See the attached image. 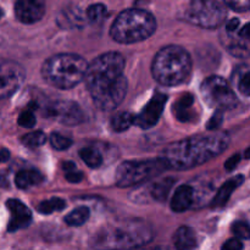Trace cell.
<instances>
[{"label":"cell","mask_w":250,"mask_h":250,"mask_svg":"<svg viewBox=\"0 0 250 250\" xmlns=\"http://www.w3.org/2000/svg\"><path fill=\"white\" fill-rule=\"evenodd\" d=\"M125 59L116 51H109L88 65L85 84L93 102L99 109H116L127 93V78L124 75Z\"/></svg>","instance_id":"1"},{"label":"cell","mask_w":250,"mask_h":250,"mask_svg":"<svg viewBox=\"0 0 250 250\" xmlns=\"http://www.w3.org/2000/svg\"><path fill=\"white\" fill-rule=\"evenodd\" d=\"M229 143L226 133L198 134L166 146L161 158L168 168L188 170L216 158L224 153Z\"/></svg>","instance_id":"2"},{"label":"cell","mask_w":250,"mask_h":250,"mask_svg":"<svg viewBox=\"0 0 250 250\" xmlns=\"http://www.w3.org/2000/svg\"><path fill=\"white\" fill-rule=\"evenodd\" d=\"M153 231L142 220H124L105 225L90 238L94 250H132L148 244Z\"/></svg>","instance_id":"3"},{"label":"cell","mask_w":250,"mask_h":250,"mask_svg":"<svg viewBox=\"0 0 250 250\" xmlns=\"http://www.w3.org/2000/svg\"><path fill=\"white\" fill-rule=\"evenodd\" d=\"M190 70L192 60L189 54L178 45H168L160 49L151 65L153 77L166 87H173L185 82Z\"/></svg>","instance_id":"4"},{"label":"cell","mask_w":250,"mask_h":250,"mask_svg":"<svg viewBox=\"0 0 250 250\" xmlns=\"http://www.w3.org/2000/svg\"><path fill=\"white\" fill-rule=\"evenodd\" d=\"M87 68V61L82 56L76 54H58L44 62L42 75L53 87L71 89L84 80Z\"/></svg>","instance_id":"5"},{"label":"cell","mask_w":250,"mask_h":250,"mask_svg":"<svg viewBox=\"0 0 250 250\" xmlns=\"http://www.w3.org/2000/svg\"><path fill=\"white\" fill-rule=\"evenodd\" d=\"M155 29L156 21L150 12L128 9L116 17L110 29V36L117 43L133 44L149 38Z\"/></svg>","instance_id":"6"},{"label":"cell","mask_w":250,"mask_h":250,"mask_svg":"<svg viewBox=\"0 0 250 250\" xmlns=\"http://www.w3.org/2000/svg\"><path fill=\"white\" fill-rule=\"evenodd\" d=\"M166 168L168 167L163 158L125 161L116 171V183L119 187L122 188L132 187L154 177Z\"/></svg>","instance_id":"7"},{"label":"cell","mask_w":250,"mask_h":250,"mask_svg":"<svg viewBox=\"0 0 250 250\" xmlns=\"http://www.w3.org/2000/svg\"><path fill=\"white\" fill-rule=\"evenodd\" d=\"M185 17L195 26L217 28L224 23L226 9L217 0H190Z\"/></svg>","instance_id":"8"},{"label":"cell","mask_w":250,"mask_h":250,"mask_svg":"<svg viewBox=\"0 0 250 250\" xmlns=\"http://www.w3.org/2000/svg\"><path fill=\"white\" fill-rule=\"evenodd\" d=\"M203 99L209 105L210 107H214L215 110H231L237 105L236 94L229 83L219 76H211L208 77L200 87Z\"/></svg>","instance_id":"9"},{"label":"cell","mask_w":250,"mask_h":250,"mask_svg":"<svg viewBox=\"0 0 250 250\" xmlns=\"http://www.w3.org/2000/svg\"><path fill=\"white\" fill-rule=\"evenodd\" d=\"M23 67L15 61H0V100L11 97L24 81Z\"/></svg>","instance_id":"10"},{"label":"cell","mask_w":250,"mask_h":250,"mask_svg":"<svg viewBox=\"0 0 250 250\" xmlns=\"http://www.w3.org/2000/svg\"><path fill=\"white\" fill-rule=\"evenodd\" d=\"M48 116L67 126H76L84 121V114L78 104L73 102H58L48 107Z\"/></svg>","instance_id":"11"},{"label":"cell","mask_w":250,"mask_h":250,"mask_svg":"<svg viewBox=\"0 0 250 250\" xmlns=\"http://www.w3.org/2000/svg\"><path fill=\"white\" fill-rule=\"evenodd\" d=\"M166 102H167V97L165 94L163 93L154 94V97L149 100L144 109L136 116V125L144 129L155 126L163 114Z\"/></svg>","instance_id":"12"},{"label":"cell","mask_w":250,"mask_h":250,"mask_svg":"<svg viewBox=\"0 0 250 250\" xmlns=\"http://www.w3.org/2000/svg\"><path fill=\"white\" fill-rule=\"evenodd\" d=\"M45 14L44 0H17L15 4V15L22 23H36Z\"/></svg>","instance_id":"13"},{"label":"cell","mask_w":250,"mask_h":250,"mask_svg":"<svg viewBox=\"0 0 250 250\" xmlns=\"http://www.w3.org/2000/svg\"><path fill=\"white\" fill-rule=\"evenodd\" d=\"M6 207L10 211V221L7 226L9 232H16L28 227L32 222V212L26 205L17 199L7 200Z\"/></svg>","instance_id":"14"},{"label":"cell","mask_w":250,"mask_h":250,"mask_svg":"<svg viewBox=\"0 0 250 250\" xmlns=\"http://www.w3.org/2000/svg\"><path fill=\"white\" fill-rule=\"evenodd\" d=\"M194 199V189L190 186H180L175 190L171 199V209L175 212H185L193 205Z\"/></svg>","instance_id":"15"},{"label":"cell","mask_w":250,"mask_h":250,"mask_svg":"<svg viewBox=\"0 0 250 250\" xmlns=\"http://www.w3.org/2000/svg\"><path fill=\"white\" fill-rule=\"evenodd\" d=\"M243 181H244V177L241 175L236 176V177H232L229 178V181H226V182L221 186V188L217 190L216 195H215V198L211 202V207L212 208L225 207V205L227 204V202H229V198H231L232 193H233L234 190H236L237 188L243 183Z\"/></svg>","instance_id":"16"},{"label":"cell","mask_w":250,"mask_h":250,"mask_svg":"<svg viewBox=\"0 0 250 250\" xmlns=\"http://www.w3.org/2000/svg\"><path fill=\"white\" fill-rule=\"evenodd\" d=\"M193 105H194V98L190 94H183L173 106L176 119L181 122H192L195 116Z\"/></svg>","instance_id":"17"},{"label":"cell","mask_w":250,"mask_h":250,"mask_svg":"<svg viewBox=\"0 0 250 250\" xmlns=\"http://www.w3.org/2000/svg\"><path fill=\"white\" fill-rule=\"evenodd\" d=\"M173 244L176 250H193L197 247L194 231L188 226H181L173 234Z\"/></svg>","instance_id":"18"},{"label":"cell","mask_w":250,"mask_h":250,"mask_svg":"<svg viewBox=\"0 0 250 250\" xmlns=\"http://www.w3.org/2000/svg\"><path fill=\"white\" fill-rule=\"evenodd\" d=\"M42 181H43V176L37 170H22L17 172L15 177V183L21 189H27V188L39 185Z\"/></svg>","instance_id":"19"},{"label":"cell","mask_w":250,"mask_h":250,"mask_svg":"<svg viewBox=\"0 0 250 250\" xmlns=\"http://www.w3.org/2000/svg\"><path fill=\"white\" fill-rule=\"evenodd\" d=\"M133 124H136V116L132 115L131 112L127 111L117 112L116 115L112 116L111 122H110L111 128L114 129L115 132H125Z\"/></svg>","instance_id":"20"},{"label":"cell","mask_w":250,"mask_h":250,"mask_svg":"<svg viewBox=\"0 0 250 250\" xmlns=\"http://www.w3.org/2000/svg\"><path fill=\"white\" fill-rule=\"evenodd\" d=\"M89 219V209L87 207H80L77 209L72 210L67 216L65 217V222L68 226L78 227L82 226Z\"/></svg>","instance_id":"21"},{"label":"cell","mask_w":250,"mask_h":250,"mask_svg":"<svg viewBox=\"0 0 250 250\" xmlns=\"http://www.w3.org/2000/svg\"><path fill=\"white\" fill-rule=\"evenodd\" d=\"M80 156L90 168L100 167L103 164V156L100 155L97 149L92 148V146H85V148L81 149Z\"/></svg>","instance_id":"22"},{"label":"cell","mask_w":250,"mask_h":250,"mask_svg":"<svg viewBox=\"0 0 250 250\" xmlns=\"http://www.w3.org/2000/svg\"><path fill=\"white\" fill-rule=\"evenodd\" d=\"M66 208L65 200L61 198H51V199L43 200L37 205V210L43 215L53 214L54 211H60Z\"/></svg>","instance_id":"23"},{"label":"cell","mask_w":250,"mask_h":250,"mask_svg":"<svg viewBox=\"0 0 250 250\" xmlns=\"http://www.w3.org/2000/svg\"><path fill=\"white\" fill-rule=\"evenodd\" d=\"M171 187H172V180H170V178L156 182L151 187V195H153L154 199L159 200V202H164L167 198Z\"/></svg>","instance_id":"24"},{"label":"cell","mask_w":250,"mask_h":250,"mask_svg":"<svg viewBox=\"0 0 250 250\" xmlns=\"http://www.w3.org/2000/svg\"><path fill=\"white\" fill-rule=\"evenodd\" d=\"M46 141V136L42 131L31 132V133L26 134L21 138V142L23 146H28V148H38L42 146Z\"/></svg>","instance_id":"25"},{"label":"cell","mask_w":250,"mask_h":250,"mask_svg":"<svg viewBox=\"0 0 250 250\" xmlns=\"http://www.w3.org/2000/svg\"><path fill=\"white\" fill-rule=\"evenodd\" d=\"M106 15V7L103 4H93L87 9V17L93 23L102 21Z\"/></svg>","instance_id":"26"},{"label":"cell","mask_w":250,"mask_h":250,"mask_svg":"<svg viewBox=\"0 0 250 250\" xmlns=\"http://www.w3.org/2000/svg\"><path fill=\"white\" fill-rule=\"evenodd\" d=\"M49 141H50L51 146H53L54 149H58V150H65V149L70 148L71 144H72L71 138L62 136L61 133H56V132L51 133Z\"/></svg>","instance_id":"27"},{"label":"cell","mask_w":250,"mask_h":250,"mask_svg":"<svg viewBox=\"0 0 250 250\" xmlns=\"http://www.w3.org/2000/svg\"><path fill=\"white\" fill-rule=\"evenodd\" d=\"M232 232L238 239H250V225L246 221H236L232 225Z\"/></svg>","instance_id":"28"},{"label":"cell","mask_w":250,"mask_h":250,"mask_svg":"<svg viewBox=\"0 0 250 250\" xmlns=\"http://www.w3.org/2000/svg\"><path fill=\"white\" fill-rule=\"evenodd\" d=\"M19 125L21 127H24V128H32V127L36 125V116H34L32 109H27L24 111L21 112V115L19 116V120H17Z\"/></svg>","instance_id":"29"},{"label":"cell","mask_w":250,"mask_h":250,"mask_svg":"<svg viewBox=\"0 0 250 250\" xmlns=\"http://www.w3.org/2000/svg\"><path fill=\"white\" fill-rule=\"evenodd\" d=\"M224 2L234 11L244 12L250 10V0H224Z\"/></svg>","instance_id":"30"},{"label":"cell","mask_w":250,"mask_h":250,"mask_svg":"<svg viewBox=\"0 0 250 250\" xmlns=\"http://www.w3.org/2000/svg\"><path fill=\"white\" fill-rule=\"evenodd\" d=\"M239 92L243 95H247V97H250V72L244 73L243 76L239 80Z\"/></svg>","instance_id":"31"},{"label":"cell","mask_w":250,"mask_h":250,"mask_svg":"<svg viewBox=\"0 0 250 250\" xmlns=\"http://www.w3.org/2000/svg\"><path fill=\"white\" fill-rule=\"evenodd\" d=\"M222 120H224V115H222L221 110H216L215 111L214 116L210 119V121L208 122V129H216L217 127L221 125Z\"/></svg>","instance_id":"32"},{"label":"cell","mask_w":250,"mask_h":250,"mask_svg":"<svg viewBox=\"0 0 250 250\" xmlns=\"http://www.w3.org/2000/svg\"><path fill=\"white\" fill-rule=\"evenodd\" d=\"M221 250H243V243H242L241 239L238 238L229 239V241L222 246Z\"/></svg>","instance_id":"33"},{"label":"cell","mask_w":250,"mask_h":250,"mask_svg":"<svg viewBox=\"0 0 250 250\" xmlns=\"http://www.w3.org/2000/svg\"><path fill=\"white\" fill-rule=\"evenodd\" d=\"M65 173H66V180L71 183H78L83 178L82 173L78 172L77 170H73V171H70V172H65Z\"/></svg>","instance_id":"34"},{"label":"cell","mask_w":250,"mask_h":250,"mask_svg":"<svg viewBox=\"0 0 250 250\" xmlns=\"http://www.w3.org/2000/svg\"><path fill=\"white\" fill-rule=\"evenodd\" d=\"M239 160H241V155H238V154H237V155L231 156V158L226 161V164H225V167H226V170L232 171L233 168H236L237 164L239 163Z\"/></svg>","instance_id":"35"},{"label":"cell","mask_w":250,"mask_h":250,"mask_svg":"<svg viewBox=\"0 0 250 250\" xmlns=\"http://www.w3.org/2000/svg\"><path fill=\"white\" fill-rule=\"evenodd\" d=\"M239 38L250 42V23H247L246 26L242 27V29L239 31Z\"/></svg>","instance_id":"36"},{"label":"cell","mask_w":250,"mask_h":250,"mask_svg":"<svg viewBox=\"0 0 250 250\" xmlns=\"http://www.w3.org/2000/svg\"><path fill=\"white\" fill-rule=\"evenodd\" d=\"M238 26H239V20L238 19H233V20H231V21L227 22L226 29H227V32L232 33V32L236 31L237 27H238Z\"/></svg>","instance_id":"37"},{"label":"cell","mask_w":250,"mask_h":250,"mask_svg":"<svg viewBox=\"0 0 250 250\" xmlns=\"http://www.w3.org/2000/svg\"><path fill=\"white\" fill-rule=\"evenodd\" d=\"M62 168H63V171H65V172H70V171L76 170V166H75V164L70 163V161H68V163L63 164Z\"/></svg>","instance_id":"38"},{"label":"cell","mask_w":250,"mask_h":250,"mask_svg":"<svg viewBox=\"0 0 250 250\" xmlns=\"http://www.w3.org/2000/svg\"><path fill=\"white\" fill-rule=\"evenodd\" d=\"M9 158H10L9 150H6V149H1V150H0V160L6 161Z\"/></svg>","instance_id":"39"},{"label":"cell","mask_w":250,"mask_h":250,"mask_svg":"<svg viewBox=\"0 0 250 250\" xmlns=\"http://www.w3.org/2000/svg\"><path fill=\"white\" fill-rule=\"evenodd\" d=\"M246 158H247V159H249V158H250V148L248 149V150L246 151Z\"/></svg>","instance_id":"40"},{"label":"cell","mask_w":250,"mask_h":250,"mask_svg":"<svg viewBox=\"0 0 250 250\" xmlns=\"http://www.w3.org/2000/svg\"><path fill=\"white\" fill-rule=\"evenodd\" d=\"M151 250H166V249H164V248H155V249H151Z\"/></svg>","instance_id":"41"},{"label":"cell","mask_w":250,"mask_h":250,"mask_svg":"<svg viewBox=\"0 0 250 250\" xmlns=\"http://www.w3.org/2000/svg\"><path fill=\"white\" fill-rule=\"evenodd\" d=\"M1 16H2V11H1V9H0V19H1Z\"/></svg>","instance_id":"42"},{"label":"cell","mask_w":250,"mask_h":250,"mask_svg":"<svg viewBox=\"0 0 250 250\" xmlns=\"http://www.w3.org/2000/svg\"><path fill=\"white\" fill-rule=\"evenodd\" d=\"M0 161H1V160H0Z\"/></svg>","instance_id":"43"}]
</instances>
